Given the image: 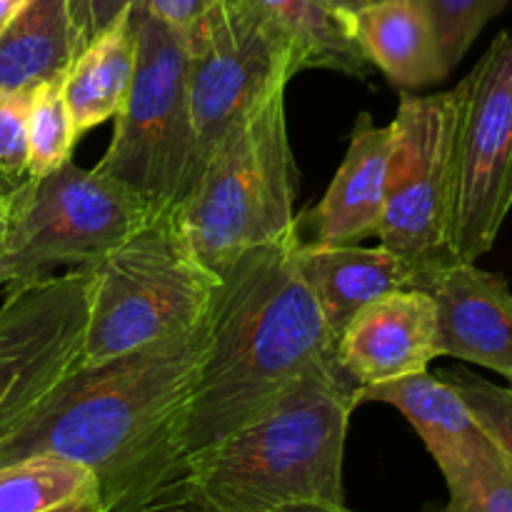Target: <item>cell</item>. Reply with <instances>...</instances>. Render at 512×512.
Segmentation results:
<instances>
[{"label": "cell", "mask_w": 512, "mask_h": 512, "mask_svg": "<svg viewBox=\"0 0 512 512\" xmlns=\"http://www.w3.org/2000/svg\"><path fill=\"white\" fill-rule=\"evenodd\" d=\"M0 512H108L100 478L60 455L0 465Z\"/></svg>", "instance_id": "obj_20"}, {"label": "cell", "mask_w": 512, "mask_h": 512, "mask_svg": "<svg viewBox=\"0 0 512 512\" xmlns=\"http://www.w3.org/2000/svg\"><path fill=\"white\" fill-rule=\"evenodd\" d=\"M78 140L63 98V80H50L33 90L28 110V173L33 183L43 180L73 155Z\"/></svg>", "instance_id": "obj_22"}, {"label": "cell", "mask_w": 512, "mask_h": 512, "mask_svg": "<svg viewBox=\"0 0 512 512\" xmlns=\"http://www.w3.org/2000/svg\"><path fill=\"white\" fill-rule=\"evenodd\" d=\"M5 230H8V220H5L3 215H0V238H3V235H5Z\"/></svg>", "instance_id": "obj_33"}, {"label": "cell", "mask_w": 512, "mask_h": 512, "mask_svg": "<svg viewBox=\"0 0 512 512\" xmlns=\"http://www.w3.org/2000/svg\"><path fill=\"white\" fill-rule=\"evenodd\" d=\"M90 315L80 363L110 358L203 323L220 288L190 248L175 208L88 263Z\"/></svg>", "instance_id": "obj_5"}, {"label": "cell", "mask_w": 512, "mask_h": 512, "mask_svg": "<svg viewBox=\"0 0 512 512\" xmlns=\"http://www.w3.org/2000/svg\"><path fill=\"white\" fill-rule=\"evenodd\" d=\"M325 3H328L335 13L353 15V13H360V10L370 8V5L380 3V0H325Z\"/></svg>", "instance_id": "obj_29"}, {"label": "cell", "mask_w": 512, "mask_h": 512, "mask_svg": "<svg viewBox=\"0 0 512 512\" xmlns=\"http://www.w3.org/2000/svg\"><path fill=\"white\" fill-rule=\"evenodd\" d=\"M0 215H3V213H0ZM3 218H5V215H3Z\"/></svg>", "instance_id": "obj_34"}, {"label": "cell", "mask_w": 512, "mask_h": 512, "mask_svg": "<svg viewBox=\"0 0 512 512\" xmlns=\"http://www.w3.org/2000/svg\"><path fill=\"white\" fill-rule=\"evenodd\" d=\"M155 18L163 20L175 33H190L203 15H208L220 0H140Z\"/></svg>", "instance_id": "obj_28"}, {"label": "cell", "mask_w": 512, "mask_h": 512, "mask_svg": "<svg viewBox=\"0 0 512 512\" xmlns=\"http://www.w3.org/2000/svg\"><path fill=\"white\" fill-rule=\"evenodd\" d=\"M365 403H385L400 410L438 463L445 483L470 470L503 463L463 395L438 373L425 370L393 383L360 388L358 405Z\"/></svg>", "instance_id": "obj_14"}, {"label": "cell", "mask_w": 512, "mask_h": 512, "mask_svg": "<svg viewBox=\"0 0 512 512\" xmlns=\"http://www.w3.org/2000/svg\"><path fill=\"white\" fill-rule=\"evenodd\" d=\"M433 23L440 58L450 70L463 60L485 25L508 8L510 0H423Z\"/></svg>", "instance_id": "obj_24"}, {"label": "cell", "mask_w": 512, "mask_h": 512, "mask_svg": "<svg viewBox=\"0 0 512 512\" xmlns=\"http://www.w3.org/2000/svg\"><path fill=\"white\" fill-rule=\"evenodd\" d=\"M393 128L375 125L370 113H360L350 133L348 153L315 210L313 245H360L380 230L388 185Z\"/></svg>", "instance_id": "obj_15"}, {"label": "cell", "mask_w": 512, "mask_h": 512, "mask_svg": "<svg viewBox=\"0 0 512 512\" xmlns=\"http://www.w3.org/2000/svg\"><path fill=\"white\" fill-rule=\"evenodd\" d=\"M278 512H353L343 505H323V503H308V505H293V508H283ZM425 512H435V510H425Z\"/></svg>", "instance_id": "obj_30"}, {"label": "cell", "mask_w": 512, "mask_h": 512, "mask_svg": "<svg viewBox=\"0 0 512 512\" xmlns=\"http://www.w3.org/2000/svg\"><path fill=\"white\" fill-rule=\"evenodd\" d=\"M138 58V30L133 5L100 33L68 68L63 98L75 135H85L123 110Z\"/></svg>", "instance_id": "obj_18"}, {"label": "cell", "mask_w": 512, "mask_h": 512, "mask_svg": "<svg viewBox=\"0 0 512 512\" xmlns=\"http://www.w3.org/2000/svg\"><path fill=\"white\" fill-rule=\"evenodd\" d=\"M420 290L435 300L440 355L475 363L512 380L508 280L468 260H453L425 275Z\"/></svg>", "instance_id": "obj_13"}, {"label": "cell", "mask_w": 512, "mask_h": 512, "mask_svg": "<svg viewBox=\"0 0 512 512\" xmlns=\"http://www.w3.org/2000/svg\"><path fill=\"white\" fill-rule=\"evenodd\" d=\"M455 88L453 253L478 263L512 210V25Z\"/></svg>", "instance_id": "obj_9"}, {"label": "cell", "mask_w": 512, "mask_h": 512, "mask_svg": "<svg viewBox=\"0 0 512 512\" xmlns=\"http://www.w3.org/2000/svg\"><path fill=\"white\" fill-rule=\"evenodd\" d=\"M295 263L318 300L328 328L335 340L345 325L365 305L375 303L395 290L418 288L425 273L398 253L360 245H313L300 240L295 248Z\"/></svg>", "instance_id": "obj_16"}, {"label": "cell", "mask_w": 512, "mask_h": 512, "mask_svg": "<svg viewBox=\"0 0 512 512\" xmlns=\"http://www.w3.org/2000/svg\"><path fill=\"white\" fill-rule=\"evenodd\" d=\"M183 40L190 108L205 163L240 115L300 70L288 35L250 0H220Z\"/></svg>", "instance_id": "obj_10"}, {"label": "cell", "mask_w": 512, "mask_h": 512, "mask_svg": "<svg viewBox=\"0 0 512 512\" xmlns=\"http://www.w3.org/2000/svg\"><path fill=\"white\" fill-rule=\"evenodd\" d=\"M295 193L298 165L278 85L225 130L175 215L200 263L223 278L248 248L300 238Z\"/></svg>", "instance_id": "obj_4"}, {"label": "cell", "mask_w": 512, "mask_h": 512, "mask_svg": "<svg viewBox=\"0 0 512 512\" xmlns=\"http://www.w3.org/2000/svg\"><path fill=\"white\" fill-rule=\"evenodd\" d=\"M358 385L318 370L228 438L188 455L110 512H278L343 505V458Z\"/></svg>", "instance_id": "obj_2"}, {"label": "cell", "mask_w": 512, "mask_h": 512, "mask_svg": "<svg viewBox=\"0 0 512 512\" xmlns=\"http://www.w3.org/2000/svg\"><path fill=\"white\" fill-rule=\"evenodd\" d=\"M458 108V88L435 95L403 93L390 123L393 150L378 238L425 275L458 260L453 253Z\"/></svg>", "instance_id": "obj_8"}, {"label": "cell", "mask_w": 512, "mask_h": 512, "mask_svg": "<svg viewBox=\"0 0 512 512\" xmlns=\"http://www.w3.org/2000/svg\"><path fill=\"white\" fill-rule=\"evenodd\" d=\"M448 505L435 512H512V475L505 463L450 480Z\"/></svg>", "instance_id": "obj_26"}, {"label": "cell", "mask_w": 512, "mask_h": 512, "mask_svg": "<svg viewBox=\"0 0 512 512\" xmlns=\"http://www.w3.org/2000/svg\"><path fill=\"white\" fill-rule=\"evenodd\" d=\"M90 285L88 265L8 285L0 305V435L80 365Z\"/></svg>", "instance_id": "obj_11"}, {"label": "cell", "mask_w": 512, "mask_h": 512, "mask_svg": "<svg viewBox=\"0 0 512 512\" xmlns=\"http://www.w3.org/2000/svg\"><path fill=\"white\" fill-rule=\"evenodd\" d=\"M33 90L0 95V213L5 220L33 185L28 173V110Z\"/></svg>", "instance_id": "obj_23"}, {"label": "cell", "mask_w": 512, "mask_h": 512, "mask_svg": "<svg viewBox=\"0 0 512 512\" xmlns=\"http://www.w3.org/2000/svg\"><path fill=\"white\" fill-rule=\"evenodd\" d=\"M10 283V263L5 258V248H3V238H0V285Z\"/></svg>", "instance_id": "obj_32"}, {"label": "cell", "mask_w": 512, "mask_h": 512, "mask_svg": "<svg viewBox=\"0 0 512 512\" xmlns=\"http://www.w3.org/2000/svg\"><path fill=\"white\" fill-rule=\"evenodd\" d=\"M298 243L255 245L225 270L193 390L108 512L183 458L248 425L305 375L340 368L333 330L295 263Z\"/></svg>", "instance_id": "obj_1"}, {"label": "cell", "mask_w": 512, "mask_h": 512, "mask_svg": "<svg viewBox=\"0 0 512 512\" xmlns=\"http://www.w3.org/2000/svg\"><path fill=\"white\" fill-rule=\"evenodd\" d=\"M25 3H28V0H0V30L23 10Z\"/></svg>", "instance_id": "obj_31"}, {"label": "cell", "mask_w": 512, "mask_h": 512, "mask_svg": "<svg viewBox=\"0 0 512 512\" xmlns=\"http://www.w3.org/2000/svg\"><path fill=\"white\" fill-rule=\"evenodd\" d=\"M335 355L358 390L425 373L443 358L435 300L418 288L383 295L353 315L335 340Z\"/></svg>", "instance_id": "obj_12"}, {"label": "cell", "mask_w": 512, "mask_h": 512, "mask_svg": "<svg viewBox=\"0 0 512 512\" xmlns=\"http://www.w3.org/2000/svg\"><path fill=\"white\" fill-rule=\"evenodd\" d=\"M138 58L113 140L98 168L128 185L155 210L175 208L198 178L200 150L188 90L183 35L133 3Z\"/></svg>", "instance_id": "obj_6"}, {"label": "cell", "mask_w": 512, "mask_h": 512, "mask_svg": "<svg viewBox=\"0 0 512 512\" xmlns=\"http://www.w3.org/2000/svg\"><path fill=\"white\" fill-rule=\"evenodd\" d=\"M73 60L68 0H28L0 30V95L63 80Z\"/></svg>", "instance_id": "obj_19"}, {"label": "cell", "mask_w": 512, "mask_h": 512, "mask_svg": "<svg viewBox=\"0 0 512 512\" xmlns=\"http://www.w3.org/2000/svg\"><path fill=\"white\" fill-rule=\"evenodd\" d=\"M158 210L135 190L68 160L30 185L3 235L10 283H30L58 265H88L123 243Z\"/></svg>", "instance_id": "obj_7"}, {"label": "cell", "mask_w": 512, "mask_h": 512, "mask_svg": "<svg viewBox=\"0 0 512 512\" xmlns=\"http://www.w3.org/2000/svg\"><path fill=\"white\" fill-rule=\"evenodd\" d=\"M210 313L195 328L80 363L0 435V465L60 455L100 478L105 508L150 458L198 378Z\"/></svg>", "instance_id": "obj_3"}, {"label": "cell", "mask_w": 512, "mask_h": 512, "mask_svg": "<svg viewBox=\"0 0 512 512\" xmlns=\"http://www.w3.org/2000/svg\"><path fill=\"white\" fill-rule=\"evenodd\" d=\"M370 65L400 88H428L448 78L423 0H380L343 15Z\"/></svg>", "instance_id": "obj_17"}, {"label": "cell", "mask_w": 512, "mask_h": 512, "mask_svg": "<svg viewBox=\"0 0 512 512\" xmlns=\"http://www.w3.org/2000/svg\"><path fill=\"white\" fill-rule=\"evenodd\" d=\"M290 38L298 70H335L363 80L368 60L350 35L345 18L325 0H250Z\"/></svg>", "instance_id": "obj_21"}, {"label": "cell", "mask_w": 512, "mask_h": 512, "mask_svg": "<svg viewBox=\"0 0 512 512\" xmlns=\"http://www.w3.org/2000/svg\"><path fill=\"white\" fill-rule=\"evenodd\" d=\"M438 375L463 395V400L470 405L485 433L490 435L505 468L512 475V388L490 383V380L480 378L465 368L440 370Z\"/></svg>", "instance_id": "obj_25"}, {"label": "cell", "mask_w": 512, "mask_h": 512, "mask_svg": "<svg viewBox=\"0 0 512 512\" xmlns=\"http://www.w3.org/2000/svg\"><path fill=\"white\" fill-rule=\"evenodd\" d=\"M135 0H68L70 28L75 40V58L110 28Z\"/></svg>", "instance_id": "obj_27"}]
</instances>
